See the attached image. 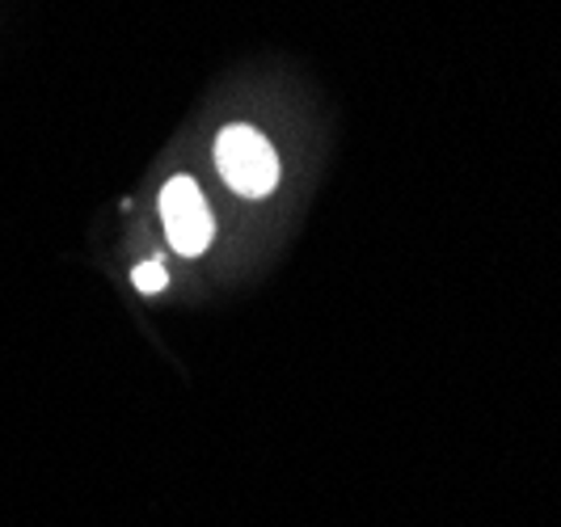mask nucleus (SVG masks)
Wrapping results in <instances>:
<instances>
[{
	"label": "nucleus",
	"instance_id": "nucleus-1",
	"mask_svg": "<svg viewBox=\"0 0 561 527\" xmlns=\"http://www.w3.org/2000/svg\"><path fill=\"white\" fill-rule=\"evenodd\" d=\"M216 169L241 198H266L279 186V157L257 127L232 123L216 136Z\"/></svg>",
	"mask_w": 561,
	"mask_h": 527
},
{
	"label": "nucleus",
	"instance_id": "nucleus-2",
	"mask_svg": "<svg viewBox=\"0 0 561 527\" xmlns=\"http://www.w3.org/2000/svg\"><path fill=\"white\" fill-rule=\"evenodd\" d=\"M161 220H165L169 245L182 257H198L211 245V237H216L211 207H207V198L198 191V182L186 177V173H178V177L165 182V191H161Z\"/></svg>",
	"mask_w": 561,
	"mask_h": 527
},
{
	"label": "nucleus",
	"instance_id": "nucleus-3",
	"mask_svg": "<svg viewBox=\"0 0 561 527\" xmlns=\"http://www.w3.org/2000/svg\"><path fill=\"white\" fill-rule=\"evenodd\" d=\"M131 283H136V291H144V296H157L161 287L169 283L165 266H161V257H152V262H140L136 271H131Z\"/></svg>",
	"mask_w": 561,
	"mask_h": 527
}]
</instances>
